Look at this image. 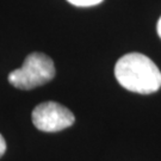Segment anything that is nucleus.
<instances>
[{
	"label": "nucleus",
	"mask_w": 161,
	"mask_h": 161,
	"mask_svg": "<svg viewBox=\"0 0 161 161\" xmlns=\"http://www.w3.org/2000/svg\"><path fill=\"white\" fill-rule=\"evenodd\" d=\"M6 152V142L4 137H3V135L0 134V158L5 154Z\"/></svg>",
	"instance_id": "nucleus-5"
},
{
	"label": "nucleus",
	"mask_w": 161,
	"mask_h": 161,
	"mask_svg": "<svg viewBox=\"0 0 161 161\" xmlns=\"http://www.w3.org/2000/svg\"><path fill=\"white\" fill-rule=\"evenodd\" d=\"M115 76L122 87L140 94L154 93L161 87L160 69L140 53L122 56L115 66Z\"/></svg>",
	"instance_id": "nucleus-1"
},
{
	"label": "nucleus",
	"mask_w": 161,
	"mask_h": 161,
	"mask_svg": "<svg viewBox=\"0 0 161 161\" xmlns=\"http://www.w3.org/2000/svg\"><path fill=\"white\" fill-rule=\"evenodd\" d=\"M75 121L73 112L55 102H46L37 105L32 111V123L44 132L61 131L69 128Z\"/></svg>",
	"instance_id": "nucleus-3"
},
{
	"label": "nucleus",
	"mask_w": 161,
	"mask_h": 161,
	"mask_svg": "<svg viewBox=\"0 0 161 161\" xmlns=\"http://www.w3.org/2000/svg\"><path fill=\"white\" fill-rule=\"evenodd\" d=\"M67 1L78 7H92V6L99 5L104 0H67Z\"/></svg>",
	"instance_id": "nucleus-4"
},
{
	"label": "nucleus",
	"mask_w": 161,
	"mask_h": 161,
	"mask_svg": "<svg viewBox=\"0 0 161 161\" xmlns=\"http://www.w3.org/2000/svg\"><path fill=\"white\" fill-rule=\"evenodd\" d=\"M54 76L55 66L52 58L42 53H31L20 68L8 74V81L19 90H32L49 82Z\"/></svg>",
	"instance_id": "nucleus-2"
},
{
	"label": "nucleus",
	"mask_w": 161,
	"mask_h": 161,
	"mask_svg": "<svg viewBox=\"0 0 161 161\" xmlns=\"http://www.w3.org/2000/svg\"><path fill=\"white\" fill-rule=\"evenodd\" d=\"M156 29H158V34H159V36H160V38H161V17H160V19H159V22H158Z\"/></svg>",
	"instance_id": "nucleus-6"
}]
</instances>
